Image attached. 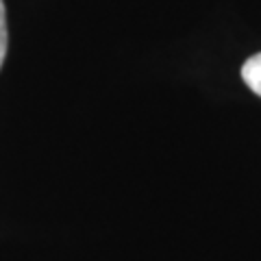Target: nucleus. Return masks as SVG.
<instances>
[{
    "instance_id": "1",
    "label": "nucleus",
    "mask_w": 261,
    "mask_h": 261,
    "mask_svg": "<svg viewBox=\"0 0 261 261\" xmlns=\"http://www.w3.org/2000/svg\"><path fill=\"white\" fill-rule=\"evenodd\" d=\"M242 81L248 85L250 92H255L261 98V53L248 57L246 61L242 63Z\"/></svg>"
},
{
    "instance_id": "2",
    "label": "nucleus",
    "mask_w": 261,
    "mask_h": 261,
    "mask_svg": "<svg viewBox=\"0 0 261 261\" xmlns=\"http://www.w3.org/2000/svg\"><path fill=\"white\" fill-rule=\"evenodd\" d=\"M7 46H9V31H7V11H5V0H0V68L7 57Z\"/></svg>"
}]
</instances>
